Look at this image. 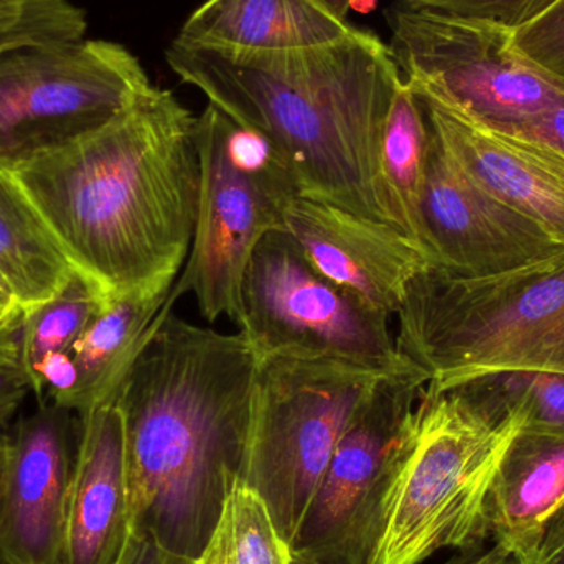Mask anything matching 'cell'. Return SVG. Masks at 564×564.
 I'll list each match as a JSON object with an SVG mask.
<instances>
[{
  "label": "cell",
  "mask_w": 564,
  "mask_h": 564,
  "mask_svg": "<svg viewBox=\"0 0 564 564\" xmlns=\"http://www.w3.org/2000/svg\"><path fill=\"white\" fill-rule=\"evenodd\" d=\"M169 305L116 397L131 532L195 558L245 486L261 358Z\"/></svg>",
  "instance_id": "obj_1"
},
{
  "label": "cell",
  "mask_w": 564,
  "mask_h": 564,
  "mask_svg": "<svg viewBox=\"0 0 564 564\" xmlns=\"http://www.w3.org/2000/svg\"><path fill=\"white\" fill-rule=\"evenodd\" d=\"M195 128L191 109L154 86L108 124L6 167L106 299L172 289L197 220Z\"/></svg>",
  "instance_id": "obj_2"
},
{
  "label": "cell",
  "mask_w": 564,
  "mask_h": 564,
  "mask_svg": "<svg viewBox=\"0 0 564 564\" xmlns=\"http://www.w3.org/2000/svg\"><path fill=\"white\" fill-rule=\"evenodd\" d=\"M165 58L208 102L270 139L297 195L400 230L380 149L403 76L375 33L354 29L327 45L280 53L174 40Z\"/></svg>",
  "instance_id": "obj_3"
},
{
  "label": "cell",
  "mask_w": 564,
  "mask_h": 564,
  "mask_svg": "<svg viewBox=\"0 0 564 564\" xmlns=\"http://www.w3.org/2000/svg\"><path fill=\"white\" fill-rule=\"evenodd\" d=\"M397 317L398 351L426 371L433 393L506 371L564 373V251L499 276L426 268Z\"/></svg>",
  "instance_id": "obj_4"
},
{
  "label": "cell",
  "mask_w": 564,
  "mask_h": 564,
  "mask_svg": "<svg viewBox=\"0 0 564 564\" xmlns=\"http://www.w3.org/2000/svg\"><path fill=\"white\" fill-rule=\"evenodd\" d=\"M523 427L490 420L456 391L424 388L381 503L368 564H421L441 550L476 552L487 499L507 447Z\"/></svg>",
  "instance_id": "obj_5"
},
{
  "label": "cell",
  "mask_w": 564,
  "mask_h": 564,
  "mask_svg": "<svg viewBox=\"0 0 564 564\" xmlns=\"http://www.w3.org/2000/svg\"><path fill=\"white\" fill-rule=\"evenodd\" d=\"M390 373L334 358L261 360L245 487L289 545L335 447Z\"/></svg>",
  "instance_id": "obj_6"
},
{
  "label": "cell",
  "mask_w": 564,
  "mask_h": 564,
  "mask_svg": "<svg viewBox=\"0 0 564 564\" xmlns=\"http://www.w3.org/2000/svg\"><path fill=\"white\" fill-rule=\"evenodd\" d=\"M152 89L121 43L83 36L9 50L0 55V164L96 131Z\"/></svg>",
  "instance_id": "obj_7"
},
{
  "label": "cell",
  "mask_w": 564,
  "mask_h": 564,
  "mask_svg": "<svg viewBox=\"0 0 564 564\" xmlns=\"http://www.w3.org/2000/svg\"><path fill=\"white\" fill-rule=\"evenodd\" d=\"M390 315L318 273L285 230L254 250L243 282L240 332L261 360L334 358L397 371L413 361L398 351Z\"/></svg>",
  "instance_id": "obj_8"
},
{
  "label": "cell",
  "mask_w": 564,
  "mask_h": 564,
  "mask_svg": "<svg viewBox=\"0 0 564 564\" xmlns=\"http://www.w3.org/2000/svg\"><path fill=\"white\" fill-rule=\"evenodd\" d=\"M388 22L401 76L484 124L520 121L564 96L513 48L512 32L408 3L391 9Z\"/></svg>",
  "instance_id": "obj_9"
},
{
  "label": "cell",
  "mask_w": 564,
  "mask_h": 564,
  "mask_svg": "<svg viewBox=\"0 0 564 564\" xmlns=\"http://www.w3.org/2000/svg\"><path fill=\"white\" fill-rule=\"evenodd\" d=\"M426 371L411 364L387 375L335 447L292 553L321 564H368L381 503Z\"/></svg>",
  "instance_id": "obj_10"
},
{
  "label": "cell",
  "mask_w": 564,
  "mask_h": 564,
  "mask_svg": "<svg viewBox=\"0 0 564 564\" xmlns=\"http://www.w3.org/2000/svg\"><path fill=\"white\" fill-rule=\"evenodd\" d=\"M200 194L191 253L175 281V297L192 294L208 322L243 321V282L260 241L285 230L282 210L297 195L291 182L241 171L228 158L221 111L208 102L195 128Z\"/></svg>",
  "instance_id": "obj_11"
},
{
  "label": "cell",
  "mask_w": 564,
  "mask_h": 564,
  "mask_svg": "<svg viewBox=\"0 0 564 564\" xmlns=\"http://www.w3.org/2000/svg\"><path fill=\"white\" fill-rule=\"evenodd\" d=\"M421 217L431 263L451 276H499L564 251L542 225L470 181L431 129Z\"/></svg>",
  "instance_id": "obj_12"
},
{
  "label": "cell",
  "mask_w": 564,
  "mask_h": 564,
  "mask_svg": "<svg viewBox=\"0 0 564 564\" xmlns=\"http://www.w3.org/2000/svg\"><path fill=\"white\" fill-rule=\"evenodd\" d=\"M73 414L43 401L9 436L0 482V564H63L78 447Z\"/></svg>",
  "instance_id": "obj_13"
},
{
  "label": "cell",
  "mask_w": 564,
  "mask_h": 564,
  "mask_svg": "<svg viewBox=\"0 0 564 564\" xmlns=\"http://www.w3.org/2000/svg\"><path fill=\"white\" fill-rule=\"evenodd\" d=\"M282 220L318 273L390 317L410 281L433 267L397 228L334 205L294 195L285 202Z\"/></svg>",
  "instance_id": "obj_14"
},
{
  "label": "cell",
  "mask_w": 564,
  "mask_h": 564,
  "mask_svg": "<svg viewBox=\"0 0 564 564\" xmlns=\"http://www.w3.org/2000/svg\"><path fill=\"white\" fill-rule=\"evenodd\" d=\"M431 132L451 161L479 187L542 225L564 247V158L497 131L414 88Z\"/></svg>",
  "instance_id": "obj_15"
},
{
  "label": "cell",
  "mask_w": 564,
  "mask_h": 564,
  "mask_svg": "<svg viewBox=\"0 0 564 564\" xmlns=\"http://www.w3.org/2000/svg\"><path fill=\"white\" fill-rule=\"evenodd\" d=\"M129 532L124 426L111 403L79 417L63 564H115Z\"/></svg>",
  "instance_id": "obj_16"
},
{
  "label": "cell",
  "mask_w": 564,
  "mask_h": 564,
  "mask_svg": "<svg viewBox=\"0 0 564 564\" xmlns=\"http://www.w3.org/2000/svg\"><path fill=\"white\" fill-rule=\"evenodd\" d=\"M175 301L172 289L108 299L53 373L46 400L79 417L115 403L155 325Z\"/></svg>",
  "instance_id": "obj_17"
},
{
  "label": "cell",
  "mask_w": 564,
  "mask_h": 564,
  "mask_svg": "<svg viewBox=\"0 0 564 564\" xmlns=\"http://www.w3.org/2000/svg\"><path fill=\"white\" fill-rule=\"evenodd\" d=\"M354 29L317 0H207L175 40L227 52L280 53L327 45Z\"/></svg>",
  "instance_id": "obj_18"
},
{
  "label": "cell",
  "mask_w": 564,
  "mask_h": 564,
  "mask_svg": "<svg viewBox=\"0 0 564 564\" xmlns=\"http://www.w3.org/2000/svg\"><path fill=\"white\" fill-rule=\"evenodd\" d=\"M564 502V436L522 430L507 447L487 499L494 543L539 549L546 522Z\"/></svg>",
  "instance_id": "obj_19"
},
{
  "label": "cell",
  "mask_w": 564,
  "mask_h": 564,
  "mask_svg": "<svg viewBox=\"0 0 564 564\" xmlns=\"http://www.w3.org/2000/svg\"><path fill=\"white\" fill-rule=\"evenodd\" d=\"M32 198L0 164V278L23 311L62 291L75 273Z\"/></svg>",
  "instance_id": "obj_20"
},
{
  "label": "cell",
  "mask_w": 564,
  "mask_h": 564,
  "mask_svg": "<svg viewBox=\"0 0 564 564\" xmlns=\"http://www.w3.org/2000/svg\"><path fill=\"white\" fill-rule=\"evenodd\" d=\"M427 151L430 128L423 105L403 78L394 93L381 134V175L398 228L426 254L421 207L426 184Z\"/></svg>",
  "instance_id": "obj_21"
},
{
  "label": "cell",
  "mask_w": 564,
  "mask_h": 564,
  "mask_svg": "<svg viewBox=\"0 0 564 564\" xmlns=\"http://www.w3.org/2000/svg\"><path fill=\"white\" fill-rule=\"evenodd\" d=\"M108 299L78 271L48 301L20 314V348L33 394L43 403L46 381L68 357Z\"/></svg>",
  "instance_id": "obj_22"
},
{
  "label": "cell",
  "mask_w": 564,
  "mask_h": 564,
  "mask_svg": "<svg viewBox=\"0 0 564 564\" xmlns=\"http://www.w3.org/2000/svg\"><path fill=\"white\" fill-rule=\"evenodd\" d=\"M490 420L510 414L523 420L525 430L564 436V373L506 371L486 375L453 388Z\"/></svg>",
  "instance_id": "obj_23"
},
{
  "label": "cell",
  "mask_w": 564,
  "mask_h": 564,
  "mask_svg": "<svg viewBox=\"0 0 564 564\" xmlns=\"http://www.w3.org/2000/svg\"><path fill=\"white\" fill-rule=\"evenodd\" d=\"M292 549L263 500L241 486L225 503L220 522L192 564H289Z\"/></svg>",
  "instance_id": "obj_24"
},
{
  "label": "cell",
  "mask_w": 564,
  "mask_h": 564,
  "mask_svg": "<svg viewBox=\"0 0 564 564\" xmlns=\"http://www.w3.org/2000/svg\"><path fill=\"white\" fill-rule=\"evenodd\" d=\"M85 10L72 0H22L0 6V55L42 43L83 39Z\"/></svg>",
  "instance_id": "obj_25"
},
{
  "label": "cell",
  "mask_w": 564,
  "mask_h": 564,
  "mask_svg": "<svg viewBox=\"0 0 564 564\" xmlns=\"http://www.w3.org/2000/svg\"><path fill=\"white\" fill-rule=\"evenodd\" d=\"M403 2L516 33L529 26L530 23L536 22L560 0H403Z\"/></svg>",
  "instance_id": "obj_26"
},
{
  "label": "cell",
  "mask_w": 564,
  "mask_h": 564,
  "mask_svg": "<svg viewBox=\"0 0 564 564\" xmlns=\"http://www.w3.org/2000/svg\"><path fill=\"white\" fill-rule=\"evenodd\" d=\"M512 45L536 72L564 86V0L513 33Z\"/></svg>",
  "instance_id": "obj_27"
},
{
  "label": "cell",
  "mask_w": 564,
  "mask_h": 564,
  "mask_svg": "<svg viewBox=\"0 0 564 564\" xmlns=\"http://www.w3.org/2000/svg\"><path fill=\"white\" fill-rule=\"evenodd\" d=\"M20 314L0 325V426L32 391L20 348Z\"/></svg>",
  "instance_id": "obj_28"
},
{
  "label": "cell",
  "mask_w": 564,
  "mask_h": 564,
  "mask_svg": "<svg viewBox=\"0 0 564 564\" xmlns=\"http://www.w3.org/2000/svg\"><path fill=\"white\" fill-rule=\"evenodd\" d=\"M497 131L545 145L564 158V96L555 105L520 121L490 126Z\"/></svg>",
  "instance_id": "obj_29"
},
{
  "label": "cell",
  "mask_w": 564,
  "mask_h": 564,
  "mask_svg": "<svg viewBox=\"0 0 564 564\" xmlns=\"http://www.w3.org/2000/svg\"><path fill=\"white\" fill-rule=\"evenodd\" d=\"M192 562L194 558L177 555L149 536L129 532L128 540L115 564H192Z\"/></svg>",
  "instance_id": "obj_30"
},
{
  "label": "cell",
  "mask_w": 564,
  "mask_h": 564,
  "mask_svg": "<svg viewBox=\"0 0 564 564\" xmlns=\"http://www.w3.org/2000/svg\"><path fill=\"white\" fill-rule=\"evenodd\" d=\"M539 556L542 564H564V502L543 529Z\"/></svg>",
  "instance_id": "obj_31"
},
{
  "label": "cell",
  "mask_w": 564,
  "mask_h": 564,
  "mask_svg": "<svg viewBox=\"0 0 564 564\" xmlns=\"http://www.w3.org/2000/svg\"><path fill=\"white\" fill-rule=\"evenodd\" d=\"M467 564H542V562H540L539 549L494 543L489 552L476 556Z\"/></svg>",
  "instance_id": "obj_32"
},
{
  "label": "cell",
  "mask_w": 564,
  "mask_h": 564,
  "mask_svg": "<svg viewBox=\"0 0 564 564\" xmlns=\"http://www.w3.org/2000/svg\"><path fill=\"white\" fill-rule=\"evenodd\" d=\"M328 12L334 13L337 19L347 22L348 10H350L351 0H317Z\"/></svg>",
  "instance_id": "obj_33"
},
{
  "label": "cell",
  "mask_w": 564,
  "mask_h": 564,
  "mask_svg": "<svg viewBox=\"0 0 564 564\" xmlns=\"http://www.w3.org/2000/svg\"><path fill=\"white\" fill-rule=\"evenodd\" d=\"M0 307L2 308H17L15 299H13L12 292L7 288L6 282L0 278ZM20 308V307H19Z\"/></svg>",
  "instance_id": "obj_34"
},
{
  "label": "cell",
  "mask_w": 564,
  "mask_h": 564,
  "mask_svg": "<svg viewBox=\"0 0 564 564\" xmlns=\"http://www.w3.org/2000/svg\"><path fill=\"white\" fill-rule=\"evenodd\" d=\"M7 453H9V436L0 431V482L6 473Z\"/></svg>",
  "instance_id": "obj_35"
},
{
  "label": "cell",
  "mask_w": 564,
  "mask_h": 564,
  "mask_svg": "<svg viewBox=\"0 0 564 564\" xmlns=\"http://www.w3.org/2000/svg\"><path fill=\"white\" fill-rule=\"evenodd\" d=\"M19 312H22V308H2L0 307V325L3 324V322L9 321L10 317H13V315L19 314Z\"/></svg>",
  "instance_id": "obj_36"
},
{
  "label": "cell",
  "mask_w": 564,
  "mask_h": 564,
  "mask_svg": "<svg viewBox=\"0 0 564 564\" xmlns=\"http://www.w3.org/2000/svg\"><path fill=\"white\" fill-rule=\"evenodd\" d=\"M289 564H321L317 562H314V560L305 558V556L295 555V553H292L291 563Z\"/></svg>",
  "instance_id": "obj_37"
},
{
  "label": "cell",
  "mask_w": 564,
  "mask_h": 564,
  "mask_svg": "<svg viewBox=\"0 0 564 564\" xmlns=\"http://www.w3.org/2000/svg\"><path fill=\"white\" fill-rule=\"evenodd\" d=\"M13 2H22V0H0V6H6V3H13Z\"/></svg>",
  "instance_id": "obj_38"
}]
</instances>
